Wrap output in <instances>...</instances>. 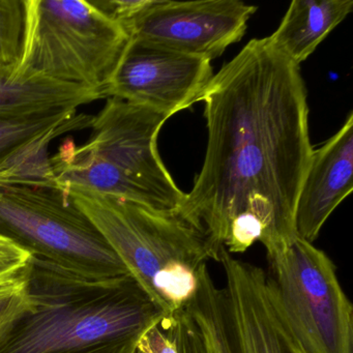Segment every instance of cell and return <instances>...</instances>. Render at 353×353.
<instances>
[{
  "instance_id": "obj_1",
  "label": "cell",
  "mask_w": 353,
  "mask_h": 353,
  "mask_svg": "<svg viewBox=\"0 0 353 353\" xmlns=\"http://www.w3.org/2000/svg\"><path fill=\"white\" fill-rule=\"evenodd\" d=\"M299 68L268 38L250 41L202 96L208 145L179 216L201 230L218 261L222 245L266 255L297 236L295 208L314 148Z\"/></svg>"
},
{
  "instance_id": "obj_2",
  "label": "cell",
  "mask_w": 353,
  "mask_h": 353,
  "mask_svg": "<svg viewBox=\"0 0 353 353\" xmlns=\"http://www.w3.org/2000/svg\"><path fill=\"white\" fill-rule=\"evenodd\" d=\"M30 307L0 338V353H135L165 319L128 276L94 280L30 262Z\"/></svg>"
},
{
  "instance_id": "obj_3",
  "label": "cell",
  "mask_w": 353,
  "mask_h": 353,
  "mask_svg": "<svg viewBox=\"0 0 353 353\" xmlns=\"http://www.w3.org/2000/svg\"><path fill=\"white\" fill-rule=\"evenodd\" d=\"M170 117L148 107L107 98L92 117L86 143L68 138L51 156L55 183L177 212L185 194L177 187L158 150V136Z\"/></svg>"
},
{
  "instance_id": "obj_4",
  "label": "cell",
  "mask_w": 353,
  "mask_h": 353,
  "mask_svg": "<svg viewBox=\"0 0 353 353\" xmlns=\"http://www.w3.org/2000/svg\"><path fill=\"white\" fill-rule=\"evenodd\" d=\"M65 191L165 318L192 301L200 268L208 259L214 260L201 230L179 212H159L77 188Z\"/></svg>"
},
{
  "instance_id": "obj_5",
  "label": "cell",
  "mask_w": 353,
  "mask_h": 353,
  "mask_svg": "<svg viewBox=\"0 0 353 353\" xmlns=\"http://www.w3.org/2000/svg\"><path fill=\"white\" fill-rule=\"evenodd\" d=\"M131 41L88 0H26L21 57L13 74L88 88L106 99Z\"/></svg>"
},
{
  "instance_id": "obj_6",
  "label": "cell",
  "mask_w": 353,
  "mask_h": 353,
  "mask_svg": "<svg viewBox=\"0 0 353 353\" xmlns=\"http://www.w3.org/2000/svg\"><path fill=\"white\" fill-rule=\"evenodd\" d=\"M268 260V299L299 353H353V307L326 253L296 236Z\"/></svg>"
},
{
  "instance_id": "obj_7",
  "label": "cell",
  "mask_w": 353,
  "mask_h": 353,
  "mask_svg": "<svg viewBox=\"0 0 353 353\" xmlns=\"http://www.w3.org/2000/svg\"><path fill=\"white\" fill-rule=\"evenodd\" d=\"M0 233L38 261L75 276L106 280L130 274L67 192L54 185H1Z\"/></svg>"
},
{
  "instance_id": "obj_8",
  "label": "cell",
  "mask_w": 353,
  "mask_h": 353,
  "mask_svg": "<svg viewBox=\"0 0 353 353\" xmlns=\"http://www.w3.org/2000/svg\"><path fill=\"white\" fill-rule=\"evenodd\" d=\"M225 286H216L208 263L197 292L185 305L208 353H299L281 327L266 290V272L220 248Z\"/></svg>"
},
{
  "instance_id": "obj_9",
  "label": "cell",
  "mask_w": 353,
  "mask_h": 353,
  "mask_svg": "<svg viewBox=\"0 0 353 353\" xmlns=\"http://www.w3.org/2000/svg\"><path fill=\"white\" fill-rule=\"evenodd\" d=\"M256 11L237 0H152L125 30L131 39L212 61L243 38Z\"/></svg>"
},
{
  "instance_id": "obj_10",
  "label": "cell",
  "mask_w": 353,
  "mask_h": 353,
  "mask_svg": "<svg viewBox=\"0 0 353 353\" xmlns=\"http://www.w3.org/2000/svg\"><path fill=\"white\" fill-rule=\"evenodd\" d=\"M212 61L131 39L106 92L171 117L201 101L214 77Z\"/></svg>"
},
{
  "instance_id": "obj_11",
  "label": "cell",
  "mask_w": 353,
  "mask_h": 353,
  "mask_svg": "<svg viewBox=\"0 0 353 353\" xmlns=\"http://www.w3.org/2000/svg\"><path fill=\"white\" fill-rule=\"evenodd\" d=\"M353 190V114L312 152L295 208L297 236L313 243L334 210Z\"/></svg>"
},
{
  "instance_id": "obj_12",
  "label": "cell",
  "mask_w": 353,
  "mask_h": 353,
  "mask_svg": "<svg viewBox=\"0 0 353 353\" xmlns=\"http://www.w3.org/2000/svg\"><path fill=\"white\" fill-rule=\"evenodd\" d=\"M14 68L0 70V119H30L63 112L101 100L88 88L39 77H20Z\"/></svg>"
},
{
  "instance_id": "obj_13",
  "label": "cell",
  "mask_w": 353,
  "mask_h": 353,
  "mask_svg": "<svg viewBox=\"0 0 353 353\" xmlns=\"http://www.w3.org/2000/svg\"><path fill=\"white\" fill-rule=\"evenodd\" d=\"M352 10L351 0H294L268 40L299 67Z\"/></svg>"
},
{
  "instance_id": "obj_14",
  "label": "cell",
  "mask_w": 353,
  "mask_h": 353,
  "mask_svg": "<svg viewBox=\"0 0 353 353\" xmlns=\"http://www.w3.org/2000/svg\"><path fill=\"white\" fill-rule=\"evenodd\" d=\"M77 112H63L30 119H0V170L30 140L43 132L67 123Z\"/></svg>"
},
{
  "instance_id": "obj_15",
  "label": "cell",
  "mask_w": 353,
  "mask_h": 353,
  "mask_svg": "<svg viewBox=\"0 0 353 353\" xmlns=\"http://www.w3.org/2000/svg\"><path fill=\"white\" fill-rule=\"evenodd\" d=\"M26 26V0H0V70L19 63Z\"/></svg>"
},
{
  "instance_id": "obj_16",
  "label": "cell",
  "mask_w": 353,
  "mask_h": 353,
  "mask_svg": "<svg viewBox=\"0 0 353 353\" xmlns=\"http://www.w3.org/2000/svg\"><path fill=\"white\" fill-rule=\"evenodd\" d=\"M30 263L0 282V338L30 309Z\"/></svg>"
},
{
  "instance_id": "obj_17",
  "label": "cell",
  "mask_w": 353,
  "mask_h": 353,
  "mask_svg": "<svg viewBox=\"0 0 353 353\" xmlns=\"http://www.w3.org/2000/svg\"><path fill=\"white\" fill-rule=\"evenodd\" d=\"M160 327L176 353H208L201 332L185 307L165 318Z\"/></svg>"
},
{
  "instance_id": "obj_18",
  "label": "cell",
  "mask_w": 353,
  "mask_h": 353,
  "mask_svg": "<svg viewBox=\"0 0 353 353\" xmlns=\"http://www.w3.org/2000/svg\"><path fill=\"white\" fill-rule=\"evenodd\" d=\"M32 259L28 250L0 233V282L21 272Z\"/></svg>"
},
{
  "instance_id": "obj_19",
  "label": "cell",
  "mask_w": 353,
  "mask_h": 353,
  "mask_svg": "<svg viewBox=\"0 0 353 353\" xmlns=\"http://www.w3.org/2000/svg\"><path fill=\"white\" fill-rule=\"evenodd\" d=\"M92 3L125 30L138 14L150 7L152 0H92Z\"/></svg>"
},
{
  "instance_id": "obj_20",
  "label": "cell",
  "mask_w": 353,
  "mask_h": 353,
  "mask_svg": "<svg viewBox=\"0 0 353 353\" xmlns=\"http://www.w3.org/2000/svg\"><path fill=\"white\" fill-rule=\"evenodd\" d=\"M135 353H144V352H142L141 350H139V349H137V350H136Z\"/></svg>"
}]
</instances>
